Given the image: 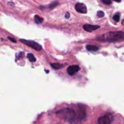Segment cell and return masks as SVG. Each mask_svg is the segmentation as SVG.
<instances>
[{
	"label": "cell",
	"instance_id": "52a82bcc",
	"mask_svg": "<svg viewBox=\"0 0 124 124\" xmlns=\"http://www.w3.org/2000/svg\"><path fill=\"white\" fill-rule=\"evenodd\" d=\"M78 118L80 120H83L86 117V110L83 105H79Z\"/></svg>",
	"mask_w": 124,
	"mask_h": 124
},
{
	"label": "cell",
	"instance_id": "e0dca14e",
	"mask_svg": "<svg viewBox=\"0 0 124 124\" xmlns=\"http://www.w3.org/2000/svg\"><path fill=\"white\" fill-rule=\"evenodd\" d=\"M8 39H10L11 41H12L13 42H15H15H16V41L14 38H13L8 37Z\"/></svg>",
	"mask_w": 124,
	"mask_h": 124
},
{
	"label": "cell",
	"instance_id": "5bb4252c",
	"mask_svg": "<svg viewBox=\"0 0 124 124\" xmlns=\"http://www.w3.org/2000/svg\"><path fill=\"white\" fill-rule=\"evenodd\" d=\"M113 19L116 22H119L120 21V15L118 14H116L115 15H114L113 16Z\"/></svg>",
	"mask_w": 124,
	"mask_h": 124
},
{
	"label": "cell",
	"instance_id": "9c48e42d",
	"mask_svg": "<svg viewBox=\"0 0 124 124\" xmlns=\"http://www.w3.org/2000/svg\"><path fill=\"white\" fill-rule=\"evenodd\" d=\"M86 48L88 51H92V52H95V51L99 50V47L96 46H94V45H87L86 46Z\"/></svg>",
	"mask_w": 124,
	"mask_h": 124
},
{
	"label": "cell",
	"instance_id": "3957f363",
	"mask_svg": "<svg viewBox=\"0 0 124 124\" xmlns=\"http://www.w3.org/2000/svg\"><path fill=\"white\" fill-rule=\"evenodd\" d=\"M113 119V115L109 113L99 117L98 120V124H111Z\"/></svg>",
	"mask_w": 124,
	"mask_h": 124
},
{
	"label": "cell",
	"instance_id": "7c38bea8",
	"mask_svg": "<svg viewBox=\"0 0 124 124\" xmlns=\"http://www.w3.org/2000/svg\"><path fill=\"white\" fill-rule=\"evenodd\" d=\"M51 66L54 69H61L63 67V65L59 64V63H54L51 64Z\"/></svg>",
	"mask_w": 124,
	"mask_h": 124
},
{
	"label": "cell",
	"instance_id": "30bf717a",
	"mask_svg": "<svg viewBox=\"0 0 124 124\" xmlns=\"http://www.w3.org/2000/svg\"><path fill=\"white\" fill-rule=\"evenodd\" d=\"M44 19L41 18V16L38 15H35V23L37 24H41L43 22Z\"/></svg>",
	"mask_w": 124,
	"mask_h": 124
},
{
	"label": "cell",
	"instance_id": "8992f818",
	"mask_svg": "<svg viewBox=\"0 0 124 124\" xmlns=\"http://www.w3.org/2000/svg\"><path fill=\"white\" fill-rule=\"evenodd\" d=\"M80 70V67L78 66V65H71V66L69 67L67 70V73L69 74V75L71 76V75H74L75 73L78 72Z\"/></svg>",
	"mask_w": 124,
	"mask_h": 124
},
{
	"label": "cell",
	"instance_id": "7a4b0ae2",
	"mask_svg": "<svg viewBox=\"0 0 124 124\" xmlns=\"http://www.w3.org/2000/svg\"><path fill=\"white\" fill-rule=\"evenodd\" d=\"M101 39L108 42H117L124 39V31H113L101 36Z\"/></svg>",
	"mask_w": 124,
	"mask_h": 124
},
{
	"label": "cell",
	"instance_id": "d6986e66",
	"mask_svg": "<svg viewBox=\"0 0 124 124\" xmlns=\"http://www.w3.org/2000/svg\"><path fill=\"white\" fill-rule=\"evenodd\" d=\"M113 1H116V2H120L121 1V0H113Z\"/></svg>",
	"mask_w": 124,
	"mask_h": 124
},
{
	"label": "cell",
	"instance_id": "ac0fdd59",
	"mask_svg": "<svg viewBox=\"0 0 124 124\" xmlns=\"http://www.w3.org/2000/svg\"><path fill=\"white\" fill-rule=\"evenodd\" d=\"M65 18H66V19H69V17H70V13H69V12H67L66 14H65Z\"/></svg>",
	"mask_w": 124,
	"mask_h": 124
},
{
	"label": "cell",
	"instance_id": "6da1fadb",
	"mask_svg": "<svg viewBox=\"0 0 124 124\" xmlns=\"http://www.w3.org/2000/svg\"><path fill=\"white\" fill-rule=\"evenodd\" d=\"M57 116L64 121L72 123L76 117V112L73 109L64 108L56 113Z\"/></svg>",
	"mask_w": 124,
	"mask_h": 124
},
{
	"label": "cell",
	"instance_id": "277c9868",
	"mask_svg": "<svg viewBox=\"0 0 124 124\" xmlns=\"http://www.w3.org/2000/svg\"><path fill=\"white\" fill-rule=\"evenodd\" d=\"M23 43L25 44L27 46H29V47H31L33 49L36 50L37 51H40L42 49V47L40 44H38L37 42H35L33 41H29V40H25V39H20Z\"/></svg>",
	"mask_w": 124,
	"mask_h": 124
},
{
	"label": "cell",
	"instance_id": "2e32d148",
	"mask_svg": "<svg viewBox=\"0 0 124 124\" xmlns=\"http://www.w3.org/2000/svg\"><path fill=\"white\" fill-rule=\"evenodd\" d=\"M104 4L106 5H110L111 4V0H101Z\"/></svg>",
	"mask_w": 124,
	"mask_h": 124
},
{
	"label": "cell",
	"instance_id": "4fadbf2b",
	"mask_svg": "<svg viewBox=\"0 0 124 124\" xmlns=\"http://www.w3.org/2000/svg\"><path fill=\"white\" fill-rule=\"evenodd\" d=\"M58 4V1H54L53 2H52V3H51L50 4L49 6V8L50 9H53V8H54V7H56L57 5Z\"/></svg>",
	"mask_w": 124,
	"mask_h": 124
},
{
	"label": "cell",
	"instance_id": "ba28073f",
	"mask_svg": "<svg viewBox=\"0 0 124 124\" xmlns=\"http://www.w3.org/2000/svg\"><path fill=\"white\" fill-rule=\"evenodd\" d=\"M83 28L86 31L92 32V31H94V30H97V29H98L99 28H100V26H99V25H91V24H85V25H84Z\"/></svg>",
	"mask_w": 124,
	"mask_h": 124
},
{
	"label": "cell",
	"instance_id": "5b68a950",
	"mask_svg": "<svg viewBox=\"0 0 124 124\" xmlns=\"http://www.w3.org/2000/svg\"><path fill=\"white\" fill-rule=\"evenodd\" d=\"M75 9L78 12L81 13H86L87 12V8L83 3H77L75 5Z\"/></svg>",
	"mask_w": 124,
	"mask_h": 124
},
{
	"label": "cell",
	"instance_id": "9a60e30c",
	"mask_svg": "<svg viewBox=\"0 0 124 124\" xmlns=\"http://www.w3.org/2000/svg\"><path fill=\"white\" fill-rule=\"evenodd\" d=\"M97 15H98V17H100V18H102V17H104V15H105V13L103 11H98V13H97Z\"/></svg>",
	"mask_w": 124,
	"mask_h": 124
},
{
	"label": "cell",
	"instance_id": "8fae6325",
	"mask_svg": "<svg viewBox=\"0 0 124 124\" xmlns=\"http://www.w3.org/2000/svg\"><path fill=\"white\" fill-rule=\"evenodd\" d=\"M27 58L31 62H35L36 61V59L35 58V57L34 56V55L32 53H29V54H27Z\"/></svg>",
	"mask_w": 124,
	"mask_h": 124
}]
</instances>
